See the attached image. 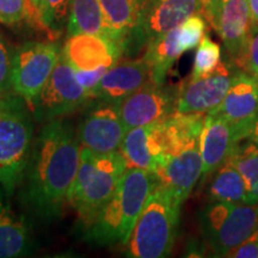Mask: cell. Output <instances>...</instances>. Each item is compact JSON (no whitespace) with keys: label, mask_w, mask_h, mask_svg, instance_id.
I'll list each match as a JSON object with an SVG mask.
<instances>
[{"label":"cell","mask_w":258,"mask_h":258,"mask_svg":"<svg viewBox=\"0 0 258 258\" xmlns=\"http://www.w3.org/2000/svg\"><path fill=\"white\" fill-rule=\"evenodd\" d=\"M178 88L150 83L117 104L127 131L165 120L176 111Z\"/></svg>","instance_id":"obj_10"},{"label":"cell","mask_w":258,"mask_h":258,"mask_svg":"<svg viewBox=\"0 0 258 258\" xmlns=\"http://www.w3.org/2000/svg\"><path fill=\"white\" fill-rule=\"evenodd\" d=\"M154 172L159 183L166 186L183 203L202 176L200 143L167 158Z\"/></svg>","instance_id":"obj_17"},{"label":"cell","mask_w":258,"mask_h":258,"mask_svg":"<svg viewBox=\"0 0 258 258\" xmlns=\"http://www.w3.org/2000/svg\"><path fill=\"white\" fill-rule=\"evenodd\" d=\"M182 202L166 186L158 183L145 203L131 237L127 256L163 258L170 256L177 237Z\"/></svg>","instance_id":"obj_4"},{"label":"cell","mask_w":258,"mask_h":258,"mask_svg":"<svg viewBox=\"0 0 258 258\" xmlns=\"http://www.w3.org/2000/svg\"><path fill=\"white\" fill-rule=\"evenodd\" d=\"M227 160L239 171L245 183L247 205L258 203V144L247 139L237 145Z\"/></svg>","instance_id":"obj_25"},{"label":"cell","mask_w":258,"mask_h":258,"mask_svg":"<svg viewBox=\"0 0 258 258\" xmlns=\"http://www.w3.org/2000/svg\"><path fill=\"white\" fill-rule=\"evenodd\" d=\"M125 132L117 105L98 101L84 116L77 137L82 147L109 153L120 151Z\"/></svg>","instance_id":"obj_11"},{"label":"cell","mask_w":258,"mask_h":258,"mask_svg":"<svg viewBox=\"0 0 258 258\" xmlns=\"http://www.w3.org/2000/svg\"><path fill=\"white\" fill-rule=\"evenodd\" d=\"M233 63L239 70L258 79V24L251 25L243 53Z\"/></svg>","instance_id":"obj_29"},{"label":"cell","mask_w":258,"mask_h":258,"mask_svg":"<svg viewBox=\"0 0 258 258\" xmlns=\"http://www.w3.org/2000/svg\"><path fill=\"white\" fill-rule=\"evenodd\" d=\"M80 143L72 127L59 120L48 121L32 143L21 192L24 206L35 217L51 220L69 203L80 160Z\"/></svg>","instance_id":"obj_1"},{"label":"cell","mask_w":258,"mask_h":258,"mask_svg":"<svg viewBox=\"0 0 258 258\" xmlns=\"http://www.w3.org/2000/svg\"><path fill=\"white\" fill-rule=\"evenodd\" d=\"M12 51L0 40V98L9 96L11 88Z\"/></svg>","instance_id":"obj_31"},{"label":"cell","mask_w":258,"mask_h":258,"mask_svg":"<svg viewBox=\"0 0 258 258\" xmlns=\"http://www.w3.org/2000/svg\"><path fill=\"white\" fill-rule=\"evenodd\" d=\"M30 2H31V4L35 5V4H37V3L40 2V0H30Z\"/></svg>","instance_id":"obj_37"},{"label":"cell","mask_w":258,"mask_h":258,"mask_svg":"<svg viewBox=\"0 0 258 258\" xmlns=\"http://www.w3.org/2000/svg\"><path fill=\"white\" fill-rule=\"evenodd\" d=\"M247 139H250V140H252L254 143L258 144V117L254 120L252 125H251Z\"/></svg>","instance_id":"obj_36"},{"label":"cell","mask_w":258,"mask_h":258,"mask_svg":"<svg viewBox=\"0 0 258 258\" xmlns=\"http://www.w3.org/2000/svg\"><path fill=\"white\" fill-rule=\"evenodd\" d=\"M21 97L0 98V189L8 198L24 178L34 125Z\"/></svg>","instance_id":"obj_5"},{"label":"cell","mask_w":258,"mask_h":258,"mask_svg":"<svg viewBox=\"0 0 258 258\" xmlns=\"http://www.w3.org/2000/svg\"><path fill=\"white\" fill-rule=\"evenodd\" d=\"M238 67L228 59L203 78H189L178 86L176 111L183 114H208L221 104L227 95Z\"/></svg>","instance_id":"obj_9"},{"label":"cell","mask_w":258,"mask_h":258,"mask_svg":"<svg viewBox=\"0 0 258 258\" xmlns=\"http://www.w3.org/2000/svg\"><path fill=\"white\" fill-rule=\"evenodd\" d=\"M151 124L137 127L125 132L120 151L123 154L128 167H137L147 171H156L158 160L154 157L150 141Z\"/></svg>","instance_id":"obj_24"},{"label":"cell","mask_w":258,"mask_h":258,"mask_svg":"<svg viewBox=\"0 0 258 258\" xmlns=\"http://www.w3.org/2000/svg\"><path fill=\"white\" fill-rule=\"evenodd\" d=\"M55 42H27L12 51V92L34 108L60 56Z\"/></svg>","instance_id":"obj_7"},{"label":"cell","mask_w":258,"mask_h":258,"mask_svg":"<svg viewBox=\"0 0 258 258\" xmlns=\"http://www.w3.org/2000/svg\"><path fill=\"white\" fill-rule=\"evenodd\" d=\"M32 14L30 0H0V23L15 25L29 21Z\"/></svg>","instance_id":"obj_30"},{"label":"cell","mask_w":258,"mask_h":258,"mask_svg":"<svg viewBox=\"0 0 258 258\" xmlns=\"http://www.w3.org/2000/svg\"><path fill=\"white\" fill-rule=\"evenodd\" d=\"M152 82V71L144 57L139 60H118L109 67L98 85L93 89L91 97L92 99L117 105L128 96Z\"/></svg>","instance_id":"obj_14"},{"label":"cell","mask_w":258,"mask_h":258,"mask_svg":"<svg viewBox=\"0 0 258 258\" xmlns=\"http://www.w3.org/2000/svg\"><path fill=\"white\" fill-rule=\"evenodd\" d=\"M127 169L121 151L98 153L80 148L78 172L70 189L69 203L78 212L85 227L114 195Z\"/></svg>","instance_id":"obj_3"},{"label":"cell","mask_w":258,"mask_h":258,"mask_svg":"<svg viewBox=\"0 0 258 258\" xmlns=\"http://www.w3.org/2000/svg\"><path fill=\"white\" fill-rule=\"evenodd\" d=\"M159 179L153 171L128 167L114 195L85 227V240L97 245H125L148 196Z\"/></svg>","instance_id":"obj_2"},{"label":"cell","mask_w":258,"mask_h":258,"mask_svg":"<svg viewBox=\"0 0 258 258\" xmlns=\"http://www.w3.org/2000/svg\"><path fill=\"white\" fill-rule=\"evenodd\" d=\"M182 54L178 43V27L148 42L143 57L150 64L153 82L165 84L167 72Z\"/></svg>","instance_id":"obj_21"},{"label":"cell","mask_w":258,"mask_h":258,"mask_svg":"<svg viewBox=\"0 0 258 258\" xmlns=\"http://www.w3.org/2000/svg\"><path fill=\"white\" fill-rule=\"evenodd\" d=\"M77 34H92L109 37L99 0H71L67 35L72 36Z\"/></svg>","instance_id":"obj_22"},{"label":"cell","mask_w":258,"mask_h":258,"mask_svg":"<svg viewBox=\"0 0 258 258\" xmlns=\"http://www.w3.org/2000/svg\"><path fill=\"white\" fill-rule=\"evenodd\" d=\"M62 54L76 70L93 71L99 67H111L120 60V47L109 37L92 34L69 36Z\"/></svg>","instance_id":"obj_16"},{"label":"cell","mask_w":258,"mask_h":258,"mask_svg":"<svg viewBox=\"0 0 258 258\" xmlns=\"http://www.w3.org/2000/svg\"><path fill=\"white\" fill-rule=\"evenodd\" d=\"M208 114L239 125L249 137L251 125L258 117V79L238 69L224 101Z\"/></svg>","instance_id":"obj_15"},{"label":"cell","mask_w":258,"mask_h":258,"mask_svg":"<svg viewBox=\"0 0 258 258\" xmlns=\"http://www.w3.org/2000/svg\"><path fill=\"white\" fill-rule=\"evenodd\" d=\"M206 19L202 15H194L178 27V43L183 53L196 46L205 36Z\"/></svg>","instance_id":"obj_28"},{"label":"cell","mask_w":258,"mask_h":258,"mask_svg":"<svg viewBox=\"0 0 258 258\" xmlns=\"http://www.w3.org/2000/svg\"><path fill=\"white\" fill-rule=\"evenodd\" d=\"M198 14L201 15L200 0H150L140 28L144 46Z\"/></svg>","instance_id":"obj_18"},{"label":"cell","mask_w":258,"mask_h":258,"mask_svg":"<svg viewBox=\"0 0 258 258\" xmlns=\"http://www.w3.org/2000/svg\"><path fill=\"white\" fill-rule=\"evenodd\" d=\"M150 0H99L109 37L123 54L137 53L144 43L140 28Z\"/></svg>","instance_id":"obj_12"},{"label":"cell","mask_w":258,"mask_h":258,"mask_svg":"<svg viewBox=\"0 0 258 258\" xmlns=\"http://www.w3.org/2000/svg\"><path fill=\"white\" fill-rule=\"evenodd\" d=\"M90 101H92L91 96L77 80L76 69L61 51L32 110L40 121H51L83 108Z\"/></svg>","instance_id":"obj_8"},{"label":"cell","mask_w":258,"mask_h":258,"mask_svg":"<svg viewBox=\"0 0 258 258\" xmlns=\"http://www.w3.org/2000/svg\"><path fill=\"white\" fill-rule=\"evenodd\" d=\"M252 18L247 0H222L215 31L224 43L226 54L234 62L243 53Z\"/></svg>","instance_id":"obj_19"},{"label":"cell","mask_w":258,"mask_h":258,"mask_svg":"<svg viewBox=\"0 0 258 258\" xmlns=\"http://www.w3.org/2000/svg\"><path fill=\"white\" fill-rule=\"evenodd\" d=\"M70 5L71 0H40L34 5L38 11L42 29L53 40L60 35L69 15Z\"/></svg>","instance_id":"obj_26"},{"label":"cell","mask_w":258,"mask_h":258,"mask_svg":"<svg viewBox=\"0 0 258 258\" xmlns=\"http://www.w3.org/2000/svg\"><path fill=\"white\" fill-rule=\"evenodd\" d=\"M200 3H201V15L215 30L221 11L222 0H200Z\"/></svg>","instance_id":"obj_34"},{"label":"cell","mask_w":258,"mask_h":258,"mask_svg":"<svg viewBox=\"0 0 258 258\" xmlns=\"http://www.w3.org/2000/svg\"><path fill=\"white\" fill-rule=\"evenodd\" d=\"M208 199L209 202L246 203L244 179L230 160H226L212 173L208 184Z\"/></svg>","instance_id":"obj_23"},{"label":"cell","mask_w":258,"mask_h":258,"mask_svg":"<svg viewBox=\"0 0 258 258\" xmlns=\"http://www.w3.org/2000/svg\"><path fill=\"white\" fill-rule=\"evenodd\" d=\"M227 257L258 258V232L247 238L244 243H241L234 250H232Z\"/></svg>","instance_id":"obj_33"},{"label":"cell","mask_w":258,"mask_h":258,"mask_svg":"<svg viewBox=\"0 0 258 258\" xmlns=\"http://www.w3.org/2000/svg\"><path fill=\"white\" fill-rule=\"evenodd\" d=\"M109 70V67H99V69L93 70V71H78L76 70V77L77 80L80 83V85L85 89V91L91 96V92L93 89L98 85V83L101 82L106 71ZM92 98V97H91Z\"/></svg>","instance_id":"obj_32"},{"label":"cell","mask_w":258,"mask_h":258,"mask_svg":"<svg viewBox=\"0 0 258 258\" xmlns=\"http://www.w3.org/2000/svg\"><path fill=\"white\" fill-rule=\"evenodd\" d=\"M247 133L239 125L231 123L220 116L207 114L200 135V152L202 157V176L212 175L227 160Z\"/></svg>","instance_id":"obj_13"},{"label":"cell","mask_w":258,"mask_h":258,"mask_svg":"<svg viewBox=\"0 0 258 258\" xmlns=\"http://www.w3.org/2000/svg\"><path fill=\"white\" fill-rule=\"evenodd\" d=\"M247 3H249L252 23L258 24V0H247Z\"/></svg>","instance_id":"obj_35"},{"label":"cell","mask_w":258,"mask_h":258,"mask_svg":"<svg viewBox=\"0 0 258 258\" xmlns=\"http://www.w3.org/2000/svg\"><path fill=\"white\" fill-rule=\"evenodd\" d=\"M221 62V48L209 36H203L194 59L190 78L199 79L208 76L218 69Z\"/></svg>","instance_id":"obj_27"},{"label":"cell","mask_w":258,"mask_h":258,"mask_svg":"<svg viewBox=\"0 0 258 258\" xmlns=\"http://www.w3.org/2000/svg\"><path fill=\"white\" fill-rule=\"evenodd\" d=\"M200 226L213 256L227 257L258 232V203L211 202L200 214Z\"/></svg>","instance_id":"obj_6"},{"label":"cell","mask_w":258,"mask_h":258,"mask_svg":"<svg viewBox=\"0 0 258 258\" xmlns=\"http://www.w3.org/2000/svg\"><path fill=\"white\" fill-rule=\"evenodd\" d=\"M5 196L0 189V258L25 256L31 249L30 234L25 222L5 202Z\"/></svg>","instance_id":"obj_20"}]
</instances>
